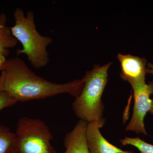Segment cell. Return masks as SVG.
<instances>
[{"instance_id": "1", "label": "cell", "mask_w": 153, "mask_h": 153, "mask_svg": "<svg viewBox=\"0 0 153 153\" xmlns=\"http://www.w3.org/2000/svg\"><path fill=\"white\" fill-rule=\"evenodd\" d=\"M0 72V91L17 102L43 99L62 94L76 98L84 84L83 78L65 83L51 82L35 74L18 57L6 60Z\"/></svg>"}, {"instance_id": "2", "label": "cell", "mask_w": 153, "mask_h": 153, "mask_svg": "<svg viewBox=\"0 0 153 153\" xmlns=\"http://www.w3.org/2000/svg\"><path fill=\"white\" fill-rule=\"evenodd\" d=\"M13 16L15 25L10 28L11 32L22 46V49L17 50L16 54L26 55L34 68L47 66L49 61L47 48L52 44V39L38 33L33 11H28L25 14L22 9L18 8L15 10Z\"/></svg>"}, {"instance_id": "3", "label": "cell", "mask_w": 153, "mask_h": 153, "mask_svg": "<svg viewBox=\"0 0 153 153\" xmlns=\"http://www.w3.org/2000/svg\"><path fill=\"white\" fill-rule=\"evenodd\" d=\"M94 66L83 77L84 84L80 94L72 105L75 115L79 120L89 123L102 118L104 105L102 96L108 81V71L111 65Z\"/></svg>"}, {"instance_id": "4", "label": "cell", "mask_w": 153, "mask_h": 153, "mask_svg": "<svg viewBox=\"0 0 153 153\" xmlns=\"http://www.w3.org/2000/svg\"><path fill=\"white\" fill-rule=\"evenodd\" d=\"M15 134V153H58L51 144L53 136L49 127L41 120L21 118Z\"/></svg>"}, {"instance_id": "5", "label": "cell", "mask_w": 153, "mask_h": 153, "mask_svg": "<svg viewBox=\"0 0 153 153\" xmlns=\"http://www.w3.org/2000/svg\"><path fill=\"white\" fill-rule=\"evenodd\" d=\"M130 84L133 91L134 106L131 119L126 130L148 135L145 128L144 118L152 107L150 96L153 94V80L146 83L145 79H142Z\"/></svg>"}, {"instance_id": "6", "label": "cell", "mask_w": 153, "mask_h": 153, "mask_svg": "<svg viewBox=\"0 0 153 153\" xmlns=\"http://www.w3.org/2000/svg\"><path fill=\"white\" fill-rule=\"evenodd\" d=\"M104 117L88 123L86 139L90 153H135L133 151H124L110 143L103 137L100 129L105 123Z\"/></svg>"}, {"instance_id": "7", "label": "cell", "mask_w": 153, "mask_h": 153, "mask_svg": "<svg viewBox=\"0 0 153 153\" xmlns=\"http://www.w3.org/2000/svg\"><path fill=\"white\" fill-rule=\"evenodd\" d=\"M117 58L120 62L122 79L129 83L145 79L147 74V60L144 57L119 53Z\"/></svg>"}, {"instance_id": "8", "label": "cell", "mask_w": 153, "mask_h": 153, "mask_svg": "<svg viewBox=\"0 0 153 153\" xmlns=\"http://www.w3.org/2000/svg\"><path fill=\"white\" fill-rule=\"evenodd\" d=\"M88 122L79 120L71 131L64 138L66 150L63 153H90L86 139Z\"/></svg>"}, {"instance_id": "9", "label": "cell", "mask_w": 153, "mask_h": 153, "mask_svg": "<svg viewBox=\"0 0 153 153\" xmlns=\"http://www.w3.org/2000/svg\"><path fill=\"white\" fill-rule=\"evenodd\" d=\"M5 14H0V57H6L10 53L9 49L14 48L18 41L13 36L10 28L7 27Z\"/></svg>"}, {"instance_id": "10", "label": "cell", "mask_w": 153, "mask_h": 153, "mask_svg": "<svg viewBox=\"0 0 153 153\" xmlns=\"http://www.w3.org/2000/svg\"><path fill=\"white\" fill-rule=\"evenodd\" d=\"M16 149V134L0 123V153H15Z\"/></svg>"}, {"instance_id": "11", "label": "cell", "mask_w": 153, "mask_h": 153, "mask_svg": "<svg viewBox=\"0 0 153 153\" xmlns=\"http://www.w3.org/2000/svg\"><path fill=\"white\" fill-rule=\"evenodd\" d=\"M122 146L130 145L135 147L140 153H153V145L146 142L139 137L135 138L126 137L123 139L120 140Z\"/></svg>"}, {"instance_id": "12", "label": "cell", "mask_w": 153, "mask_h": 153, "mask_svg": "<svg viewBox=\"0 0 153 153\" xmlns=\"http://www.w3.org/2000/svg\"><path fill=\"white\" fill-rule=\"evenodd\" d=\"M17 102L16 100L4 91H0V111L14 105Z\"/></svg>"}, {"instance_id": "13", "label": "cell", "mask_w": 153, "mask_h": 153, "mask_svg": "<svg viewBox=\"0 0 153 153\" xmlns=\"http://www.w3.org/2000/svg\"><path fill=\"white\" fill-rule=\"evenodd\" d=\"M147 74H150L153 75V64L151 63H148L147 64Z\"/></svg>"}, {"instance_id": "14", "label": "cell", "mask_w": 153, "mask_h": 153, "mask_svg": "<svg viewBox=\"0 0 153 153\" xmlns=\"http://www.w3.org/2000/svg\"><path fill=\"white\" fill-rule=\"evenodd\" d=\"M6 60H7V59H6L5 57H4V56L0 57V71L1 70L3 65L5 62Z\"/></svg>"}, {"instance_id": "15", "label": "cell", "mask_w": 153, "mask_h": 153, "mask_svg": "<svg viewBox=\"0 0 153 153\" xmlns=\"http://www.w3.org/2000/svg\"><path fill=\"white\" fill-rule=\"evenodd\" d=\"M152 107L150 110L149 111V112L151 114H153V98L152 99Z\"/></svg>"}]
</instances>
